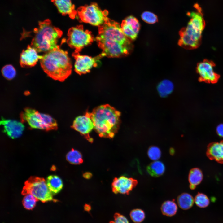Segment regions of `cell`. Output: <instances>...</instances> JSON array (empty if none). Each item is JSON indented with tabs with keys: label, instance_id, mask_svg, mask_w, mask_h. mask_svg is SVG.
Wrapping results in <instances>:
<instances>
[{
	"label": "cell",
	"instance_id": "cell-1",
	"mask_svg": "<svg viewBox=\"0 0 223 223\" xmlns=\"http://www.w3.org/2000/svg\"><path fill=\"white\" fill-rule=\"evenodd\" d=\"M96 40L102 50L103 57L117 58L126 56L131 52V40L124 34L121 25L109 19L99 27Z\"/></svg>",
	"mask_w": 223,
	"mask_h": 223
},
{
	"label": "cell",
	"instance_id": "cell-2",
	"mask_svg": "<svg viewBox=\"0 0 223 223\" xmlns=\"http://www.w3.org/2000/svg\"><path fill=\"white\" fill-rule=\"evenodd\" d=\"M40 63L44 71L55 80L63 81L72 72V65L68 53L59 46L45 53Z\"/></svg>",
	"mask_w": 223,
	"mask_h": 223
},
{
	"label": "cell",
	"instance_id": "cell-3",
	"mask_svg": "<svg viewBox=\"0 0 223 223\" xmlns=\"http://www.w3.org/2000/svg\"><path fill=\"white\" fill-rule=\"evenodd\" d=\"M94 129L102 138H112L118 132L120 112L108 104L101 105L90 112Z\"/></svg>",
	"mask_w": 223,
	"mask_h": 223
},
{
	"label": "cell",
	"instance_id": "cell-4",
	"mask_svg": "<svg viewBox=\"0 0 223 223\" xmlns=\"http://www.w3.org/2000/svg\"><path fill=\"white\" fill-rule=\"evenodd\" d=\"M194 7L196 11L187 13L191 19L187 26L182 28L179 32V45L188 50L195 49L199 46L202 33L205 26L201 8L197 4L194 5Z\"/></svg>",
	"mask_w": 223,
	"mask_h": 223
},
{
	"label": "cell",
	"instance_id": "cell-5",
	"mask_svg": "<svg viewBox=\"0 0 223 223\" xmlns=\"http://www.w3.org/2000/svg\"><path fill=\"white\" fill-rule=\"evenodd\" d=\"M34 36L31 46L38 52L46 53L59 46L58 40L63 34L62 31L54 26L50 20L46 19L39 22L37 28L33 30Z\"/></svg>",
	"mask_w": 223,
	"mask_h": 223
},
{
	"label": "cell",
	"instance_id": "cell-6",
	"mask_svg": "<svg viewBox=\"0 0 223 223\" xmlns=\"http://www.w3.org/2000/svg\"><path fill=\"white\" fill-rule=\"evenodd\" d=\"M20 118L22 122H27L32 129L46 131L58 129L56 121L50 116L31 108H25L20 113Z\"/></svg>",
	"mask_w": 223,
	"mask_h": 223
},
{
	"label": "cell",
	"instance_id": "cell-7",
	"mask_svg": "<svg viewBox=\"0 0 223 223\" xmlns=\"http://www.w3.org/2000/svg\"><path fill=\"white\" fill-rule=\"evenodd\" d=\"M21 193L23 195L31 194L43 203L51 201L56 202L58 201L54 199L52 194L47 185L46 181L42 177H30L25 181Z\"/></svg>",
	"mask_w": 223,
	"mask_h": 223
},
{
	"label": "cell",
	"instance_id": "cell-8",
	"mask_svg": "<svg viewBox=\"0 0 223 223\" xmlns=\"http://www.w3.org/2000/svg\"><path fill=\"white\" fill-rule=\"evenodd\" d=\"M67 42L75 51L80 52L83 48L90 44L94 38L91 33L85 30L82 25L77 26L70 28L68 33Z\"/></svg>",
	"mask_w": 223,
	"mask_h": 223
},
{
	"label": "cell",
	"instance_id": "cell-9",
	"mask_svg": "<svg viewBox=\"0 0 223 223\" xmlns=\"http://www.w3.org/2000/svg\"><path fill=\"white\" fill-rule=\"evenodd\" d=\"M77 13L82 22L94 26L102 25L109 19L107 12L103 11L94 3L80 8Z\"/></svg>",
	"mask_w": 223,
	"mask_h": 223
},
{
	"label": "cell",
	"instance_id": "cell-10",
	"mask_svg": "<svg viewBox=\"0 0 223 223\" xmlns=\"http://www.w3.org/2000/svg\"><path fill=\"white\" fill-rule=\"evenodd\" d=\"M215 63L212 61L204 59L199 63L197 65L196 71L199 75V81L209 83H215L220 77L219 75L214 71Z\"/></svg>",
	"mask_w": 223,
	"mask_h": 223
},
{
	"label": "cell",
	"instance_id": "cell-11",
	"mask_svg": "<svg viewBox=\"0 0 223 223\" xmlns=\"http://www.w3.org/2000/svg\"><path fill=\"white\" fill-rule=\"evenodd\" d=\"M75 59V71L79 75L89 72L93 67L97 65V62L103 56L99 54L95 57L81 55L79 52H75L72 54Z\"/></svg>",
	"mask_w": 223,
	"mask_h": 223
},
{
	"label": "cell",
	"instance_id": "cell-12",
	"mask_svg": "<svg viewBox=\"0 0 223 223\" xmlns=\"http://www.w3.org/2000/svg\"><path fill=\"white\" fill-rule=\"evenodd\" d=\"M72 126L90 142H93V139L90 137V134L94 129V126L89 112H87L85 115L76 117Z\"/></svg>",
	"mask_w": 223,
	"mask_h": 223
},
{
	"label": "cell",
	"instance_id": "cell-13",
	"mask_svg": "<svg viewBox=\"0 0 223 223\" xmlns=\"http://www.w3.org/2000/svg\"><path fill=\"white\" fill-rule=\"evenodd\" d=\"M138 184L137 181L125 176L115 178L112 183V190L115 194H129Z\"/></svg>",
	"mask_w": 223,
	"mask_h": 223
},
{
	"label": "cell",
	"instance_id": "cell-14",
	"mask_svg": "<svg viewBox=\"0 0 223 223\" xmlns=\"http://www.w3.org/2000/svg\"><path fill=\"white\" fill-rule=\"evenodd\" d=\"M0 124L3 128V132L12 139H16L21 136L24 126L21 122L2 118Z\"/></svg>",
	"mask_w": 223,
	"mask_h": 223
},
{
	"label": "cell",
	"instance_id": "cell-15",
	"mask_svg": "<svg viewBox=\"0 0 223 223\" xmlns=\"http://www.w3.org/2000/svg\"><path fill=\"white\" fill-rule=\"evenodd\" d=\"M37 50L31 45L23 50L20 56V64L22 67H33L35 66L39 59L42 57L39 55Z\"/></svg>",
	"mask_w": 223,
	"mask_h": 223
},
{
	"label": "cell",
	"instance_id": "cell-16",
	"mask_svg": "<svg viewBox=\"0 0 223 223\" xmlns=\"http://www.w3.org/2000/svg\"><path fill=\"white\" fill-rule=\"evenodd\" d=\"M59 12L63 15H68L74 19L77 13L71 0H51Z\"/></svg>",
	"mask_w": 223,
	"mask_h": 223
},
{
	"label": "cell",
	"instance_id": "cell-17",
	"mask_svg": "<svg viewBox=\"0 0 223 223\" xmlns=\"http://www.w3.org/2000/svg\"><path fill=\"white\" fill-rule=\"evenodd\" d=\"M206 154L210 160L223 163V141L210 144L208 146Z\"/></svg>",
	"mask_w": 223,
	"mask_h": 223
},
{
	"label": "cell",
	"instance_id": "cell-18",
	"mask_svg": "<svg viewBox=\"0 0 223 223\" xmlns=\"http://www.w3.org/2000/svg\"><path fill=\"white\" fill-rule=\"evenodd\" d=\"M46 182L49 189L53 195L59 193L63 187L62 180L56 175L49 176L46 178Z\"/></svg>",
	"mask_w": 223,
	"mask_h": 223
},
{
	"label": "cell",
	"instance_id": "cell-19",
	"mask_svg": "<svg viewBox=\"0 0 223 223\" xmlns=\"http://www.w3.org/2000/svg\"><path fill=\"white\" fill-rule=\"evenodd\" d=\"M146 170L151 176L157 177L164 174L165 171V167L162 162L156 160L151 162L147 166Z\"/></svg>",
	"mask_w": 223,
	"mask_h": 223
},
{
	"label": "cell",
	"instance_id": "cell-20",
	"mask_svg": "<svg viewBox=\"0 0 223 223\" xmlns=\"http://www.w3.org/2000/svg\"><path fill=\"white\" fill-rule=\"evenodd\" d=\"M203 176L202 172L199 168H194L191 169L188 175L190 188L192 190L195 189L202 181Z\"/></svg>",
	"mask_w": 223,
	"mask_h": 223
},
{
	"label": "cell",
	"instance_id": "cell-21",
	"mask_svg": "<svg viewBox=\"0 0 223 223\" xmlns=\"http://www.w3.org/2000/svg\"><path fill=\"white\" fill-rule=\"evenodd\" d=\"M157 89L160 96L164 98L168 96L173 92L174 89V85L169 80L165 79L159 83Z\"/></svg>",
	"mask_w": 223,
	"mask_h": 223
},
{
	"label": "cell",
	"instance_id": "cell-22",
	"mask_svg": "<svg viewBox=\"0 0 223 223\" xmlns=\"http://www.w3.org/2000/svg\"><path fill=\"white\" fill-rule=\"evenodd\" d=\"M177 200L179 207L184 210L191 208L194 202V199L192 196L186 193H183L179 195Z\"/></svg>",
	"mask_w": 223,
	"mask_h": 223
},
{
	"label": "cell",
	"instance_id": "cell-23",
	"mask_svg": "<svg viewBox=\"0 0 223 223\" xmlns=\"http://www.w3.org/2000/svg\"><path fill=\"white\" fill-rule=\"evenodd\" d=\"M161 210L164 215L171 217L176 214L177 207L174 201L168 200L164 202L162 204Z\"/></svg>",
	"mask_w": 223,
	"mask_h": 223
},
{
	"label": "cell",
	"instance_id": "cell-24",
	"mask_svg": "<svg viewBox=\"0 0 223 223\" xmlns=\"http://www.w3.org/2000/svg\"><path fill=\"white\" fill-rule=\"evenodd\" d=\"M66 159L69 163L73 164H79L83 162L81 154L78 151L73 149L67 154Z\"/></svg>",
	"mask_w": 223,
	"mask_h": 223
},
{
	"label": "cell",
	"instance_id": "cell-25",
	"mask_svg": "<svg viewBox=\"0 0 223 223\" xmlns=\"http://www.w3.org/2000/svg\"><path fill=\"white\" fill-rule=\"evenodd\" d=\"M123 21L138 35L140 29V24L135 17L130 16L126 18Z\"/></svg>",
	"mask_w": 223,
	"mask_h": 223
},
{
	"label": "cell",
	"instance_id": "cell-26",
	"mask_svg": "<svg viewBox=\"0 0 223 223\" xmlns=\"http://www.w3.org/2000/svg\"><path fill=\"white\" fill-rule=\"evenodd\" d=\"M194 202L198 207L203 208L209 205L210 200L206 195L203 193H199L195 196Z\"/></svg>",
	"mask_w": 223,
	"mask_h": 223
},
{
	"label": "cell",
	"instance_id": "cell-27",
	"mask_svg": "<svg viewBox=\"0 0 223 223\" xmlns=\"http://www.w3.org/2000/svg\"><path fill=\"white\" fill-rule=\"evenodd\" d=\"M39 201L33 195L28 194L25 195L22 200V204L26 209H33L35 206L36 202Z\"/></svg>",
	"mask_w": 223,
	"mask_h": 223
},
{
	"label": "cell",
	"instance_id": "cell-28",
	"mask_svg": "<svg viewBox=\"0 0 223 223\" xmlns=\"http://www.w3.org/2000/svg\"><path fill=\"white\" fill-rule=\"evenodd\" d=\"M130 216L131 220L135 223H140L145 218L144 212L140 209H135L132 210L130 212Z\"/></svg>",
	"mask_w": 223,
	"mask_h": 223
},
{
	"label": "cell",
	"instance_id": "cell-29",
	"mask_svg": "<svg viewBox=\"0 0 223 223\" xmlns=\"http://www.w3.org/2000/svg\"><path fill=\"white\" fill-rule=\"evenodd\" d=\"M3 76L8 80L13 79L16 74V70L11 65H7L4 66L2 69Z\"/></svg>",
	"mask_w": 223,
	"mask_h": 223
},
{
	"label": "cell",
	"instance_id": "cell-30",
	"mask_svg": "<svg viewBox=\"0 0 223 223\" xmlns=\"http://www.w3.org/2000/svg\"><path fill=\"white\" fill-rule=\"evenodd\" d=\"M147 155L150 159L156 161L160 158L161 156V151L157 146H151L148 149Z\"/></svg>",
	"mask_w": 223,
	"mask_h": 223
},
{
	"label": "cell",
	"instance_id": "cell-31",
	"mask_svg": "<svg viewBox=\"0 0 223 223\" xmlns=\"http://www.w3.org/2000/svg\"><path fill=\"white\" fill-rule=\"evenodd\" d=\"M142 20L145 22L150 24H153L158 21L157 16L153 13L150 11H146L141 15Z\"/></svg>",
	"mask_w": 223,
	"mask_h": 223
},
{
	"label": "cell",
	"instance_id": "cell-32",
	"mask_svg": "<svg viewBox=\"0 0 223 223\" xmlns=\"http://www.w3.org/2000/svg\"><path fill=\"white\" fill-rule=\"evenodd\" d=\"M110 223H129L127 219L123 215L118 213H116L114 215V219Z\"/></svg>",
	"mask_w": 223,
	"mask_h": 223
},
{
	"label": "cell",
	"instance_id": "cell-33",
	"mask_svg": "<svg viewBox=\"0 0 223 223\" xmlns=\"http://www.w3.org/2000/svg\"><path fill=\"white\" fill-rule=\"evenodd\" d=\"M216 132L219 136L223 137V124L218 125L216 128Z\"/></svg>",
	"mask_w": 223,
	"mask_h": 223
},
{
	"label": "cell",
	"instance_id": "cell-34",
	"mask_svg": "<svg viewBox=\"0 0 223 223\" xmlns=\"http://www.w3.org/2000/svg\"><path fill=\"white\" fill-rule=\"evenodd\" d=\"M92 176L91 173L90 172H86L83 174V177L86 179H90L91 177Z\"/></svg>",
	"mask_w": 223,
	"mask_h": 223
},
{
	"label": "cell",
	"instance_id": "cell-35",
	"mask_svg": "<svg viewBox=\"0 0 223 223\" xmlns=\"http://www.w3.org/2000/svg\"><path fill=\"white\" fill-rule=\"evenodd\" d=\"M91 209L90 206L89 205L86 204L85 206V209L87 211H89Z\"/></svg>",
	"mask_w": 223,
	"mask_h": 223
}]
</instances>
